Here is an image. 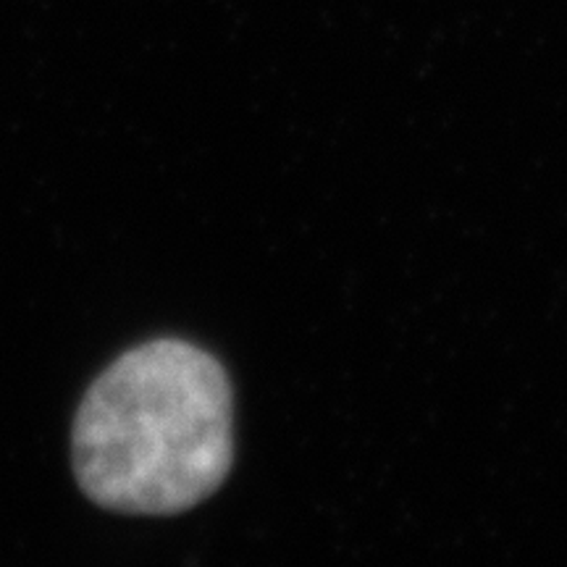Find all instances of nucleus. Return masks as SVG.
<instances>
[{"label":"nucleus","mask_w":567,"mask_h":567,"mask_svg":"<svg viewBox=\"0 0 567 567\" xmlns=\"http://www.w3.org/2000/svg\"><path fill=\"white\" fill-rule=\"evenodd\" d=\"M71 442L76 481L95 505L126 515L184 513L231 471L229 375L182 339L134 347L87 389Z\"/></svg>","instance_id":"1"}]
</instances>
